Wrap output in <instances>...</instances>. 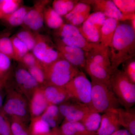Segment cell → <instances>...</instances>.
Masks as SVG:
<instances>
[{
	"mask_svg": "<svg viewBox=\"0 0 135 135\" xmlns=\"http://www.w3.org/2000/svg\"><path fill=\"white\" fill-rule=\"evenodd\" d=\"M48 105L42 89L37 88L34 91L30 102V110L33 118L41 116Z\"/></svg>",
	"mask_w": 135,
	"mask_h": 135,
	"instance_id": "d6986e66",
	"label": "cell"
},
{
	"mask_svg": "<svg viewBox=\"0 0 135 135\" xmlns=\"http://www.w3.org/2000/svg\"><path fill=\"white\" fill-rule=\"evenodd\" d=\"M112 73L135 55V31L130 24L120 23L108 47Z\"/></svg>",
	"mask_w": 135,
	"mask_h": 135,
	"instance_id": "6da1fadb",
	"label": "cell"
},
{
	"mask_svg": "<svg viewBox=\"0 0 135 135\" xmlns=\"http://www.w3.org/2000/svg\"><path fill=\"white\" fill-rule=\"evenodd\" d=\"M11 59L7 56L0 53V81L2 82V78L7 74L10 69Z\"/></svg>",
	"mask_w": 135,
	"mask_h": 135,
	"instance_id": "8d00e7d4",
	"label": "cell"
},
{
	"mask_svg": "<svg viewBox=\"0 0 135 135\" xmlns=\"http://www.w3.org/2000/svg\"><path fill=\"white\" fill-rule=\"evenodd\" d=\"M122 71L131 82L135 83V60L133 58L123 63Z\"/></svg>",
	"mask_w": 135,
	"mask_h": 135,
	"instance_id": "d590c367",
	"label": "cell"
},
{
	"mask_svg": "<svg viewBox=\"0 0 135 135\" xmlns=\"http://www.w3.org/2000/svg\"><path fill=\"white\" fill-rule=\"evenodd\" d=\"M84 70L89 75L91 79L103 83L111 88V74L101 66L91 60L86 59Z\"/></svg>",
	"mask_w": 135,
	"mask_h": 135,
	"instance_id": "e0dca14e",
	"label": "cell"
},
{
	"mask_svg": "<svg viewBox=\"0 0 135 135\" xmlns=\"http://www.w3.org/2000/svg\"><path fill=\"white\" fill-rule=\"evenodd\" d=\"M91 80L90 110L104 113L119 108L120 104L110 87L94 79Z\"/></svg>",
	"mask_w": 135,
	"mask_h": 135,
	"instance_id": "7a4b0ae2",
	"label": "cell"
},
{
	"mask_svg": "<svg viewBox=\"0 0 135 135\" xmlns=\"http://www.w3.org/2000/svg\"><path fill=\"white\" fill-rule=\"evenodd\" d=\"M86 59L99 65L110 74L112 73L109 59L108 49L102 48L100 46L88 52H86Z\"/></svg>",
	"mask_w": 135,
	"mask_h": 135,
	"instance_id": "ffe728a7",
	"label": "cell"
},
{
	"mask_svg": "<svg viewBox=\"0 0 135 135\" xmlns=\"http://www.w3.org/2000/svg\"><path fill=\"white\" fill-rule=\"evenodd\" d=\"M15 79L17 83L22 89L26 91H34L39 86L27 69L19 68L16 70Z\"/></svg>",
	"mask_w": 135,
	"mask_h": 135,
	"instance_id": "44dd1931",
	"label": "cell"
},
{
	"mask_svg": "<svg viewBox=\"0 0 135 135\" xmlns=\"http://www.w3.org/2000/svg\"><path fill=\"white\" fill-rule=\"evenodd\" d=\"M106 18L103 13L94 12L90 14L81 25L78 27V29L88 42L99 45L101 27Z\"/></svg>",
	"mask_w": 135,
	"mask_h": 135,
	"instance_id": "52a82bcc",
	"label": "cell"
},
{
	"mask_svg": "<svg viewBox=\"0 0 135 135\" xmlns=\"http://www.w3.org/2000/svg\"><path fill=\"white\" fill-rule=\"evenodd\" d=\"M58 107L64 118L63 122H80L91 111L86 105L71 98L59 105Z\"/></svg>",
	"mask_w": 135,
	"mask_h": 135,
	"instance_id": "ba28073f",
	"label": "cell"
},
{
	"mask_svg": "<svg viewBox=\"0 0 135 135\" xmlns=\"http://www.w3.org/2000/svg\"><path fill=\"white\" fill-rule=\"evenodd\" d=\"M131 21V26L132 27L133 30L135 31V18L130 20Z\"/></svg>",
	"mask_w": 135,
	"mask_h": 135,
	"instance_id": "7bdbcfd3",
	"label": "cell"
},
{
	"mask_svg": "<svg viewBox=\"0 0 135 135\" xmlns=\"http://www.w3.org/2000/svg\"><path fill=\"white\" fill-rule=\"evenodd\" d=\"M51 129L40 117L33 118L29 133L30 135H48Z\"/></svg>",
	"mask_w": 135,
	"mask_h": 135,
	"instance_id": "83f0119b",
	"label": "cell"
},
{
	"mask_svg": "<svg viewBox=\"0 0 135 135\" xmlns=\"http://www.w3.org/2000/svg\"><path fill=\"white\" fill-rule=\"evenodd\" d=\"M36 33L28 29L22 30L15 36L26 46L29 51H32L36 43Z\"/></svg>",
	"mask_w": 135,
	"mask_h": 135,
	"instance_id": "f1b7e54d",
	"label": "cell"
},
{
	"mask_svg": "<svg viewBox=\"0 0 135 135\" xmlns=\"http://www.w3.org/2000/svg\"><path fill=\"white\" fill-rule=\"evenodd\" d=\"M59 129L63 135H97L87 130L80 122H63Z\"/></svg>",
	"mask_w": 135,
	"mask_h": 135,
	"instance_id": "603a6c76",
	"label": "cell"
},
{
	"mask_svg": "<svg viewBox=\"0 0 135 135\" xmlns=\"http://www.w3.org/2000/svg\"><path fill=\"white\" fill-rule=\"evenodd\" d=\"M120 23L117 20L107 18L104 22L101 29L99 46L102 48L108 49L109 45Z\"/></svg>",
	"mask_w": 135,
	"mask_h": 135,
	"instance_id": "ac0fdd59",
	"label": "cell"
},
{
	"mask_svg": "<svg viewBox=\"0 0 135 135\" xmlns=\"http://www.w3.org/2000/svg\"><path fill=\"white\" fill-rule=\"evenodd\" d=\"M48 135H63L59 129V128L57 127L52 129L50 133Z\"/></svg>",
	"mask_w": 135,
	"mask_h": 135,
	"instance_id": "60d3db41",
	"label": "cell"
},
{
	"mask_svg": "<svg viewBox=\"0 0 135 135\" xmlns=\"http://www.w3.org/2000/svg\"><path fill=\"white\" fill-rule=\"evenodd\" d=\"M113 1L123 15L135 14V0H113Z\"/></svg>",
	"mask_w": 135,
	"mask_h": 135,
	"instance_id": "1f68e13d",
	"label": "cell"
},
{
	"mask_svg": "<svg viewBox=\"0 0 135 135\" xmlns=\"http://www.w3.org/2000/svg\"><path fill=\"white\" fill-rule=\"evenodd\" d=\"M28 71L38 84L46 85L45 73L41 65H36L27 68Z\"/></svg>",
	"mask_w": 135,
	"mask_h": 135,
	"instance_id": "836d02e7",
	"label": "cell"
},
{
	"mask_svg": "<svg viewBox=\"0 0 135 135\" xmlns=\"http://www.w3.org/2000/svg\"><path fill=\"white\" fill-rule=\"evenodd\" d=\"M120 126L116 109L107 111L101 115V123L97 135H110L120 129Z\"/></svg>",
	"mask_w": 135,
	"mask_h": 135,
	"instance_id": "9a60e30c",
	"label": "cell"
},
{
	"mask_svg": "<svg viewBox=\"0 0 135 135\" xmlns=\"http://www.w3.org/2000/svg\"><path fill=\"white\" fill-rule=\"evenodd\" d=\"M111 89L125 109L132 108L135 103V83L131 82L122 70L119 69L110 76Z\"/></svg>",
	"mask_w": 135,
	"mask_h": 135,
	"instance_id": "277c9868",
	"label": "cell"
},
{
	"mask_svg": "<svg viewBox=\"0 0 135 135\" xmlns=\"http://www.w3.org/2000/svg\"><path fill=\"white\" fill-rule=\"evenodd\" d=\"M110 135H132L128 131L125 129H119L114 131Z\"/></svg>",
	"mask_w": 135,
	"mask_h": 135,
	"instance_id": "ab89813d",
	"label": "cell"
},
{
	"mask_svg": "<svg viewBox=\"0 0 135 135\" xmlns=\"http://www.w3.org/2000/svg\"><path fill=\"white\" fill-rule=\"evenodd\" d=\"M30 9V8L22 5L14 12L6 15L3 18L11 26L16 27L22 25L23 23L25 17Z\"/></svg>",
	"mask_w": 135,
	"mask_h": 135,
	"instance_id": "484cf974",
	"label": "cell"
},
{
	"mask_svg": "<svg viewBox=\"0 0 135 135\" xmlns=\"http://www.w3.org/2000/svg\"><path fill=\"white\" fill-rule=\"evenodd\" d=\"M79 2L76 0H55L52 3V8L62 17L71 12Z\"/></svg>",
	"mask_w": 135,
	"mask_h": 135,
	"instance_id": "4316f807",
	"label": "cell"
},
{
	"mask_svg": "<svg viewBox=\"0 0 135 135\" xmlns=\"http://www.w3.org/2000/svg\"><path fill=\"white\" fill-rule=\"evenodd\" d=\"M10 39L13 49V59L20 62L22 57L29 52V51L25 44L15 35L11 37Z\"/></svg>",
	"mask_w": 135,
	"mask_h": 135,
	"instance_id": "f546056e",
	"label": "cell"
},
{
	"mask_svg": "<svg viewBox=\"0 0 135 135\" xmlns=\"http://www.w3.org/2000/svg\"><path fill=\"white\" fill-rule=\"evenodd\" d=\"M64 88L71 99L84 104L90 108L92 84L83 72L80 71Z\"/></svg>",
	"mask_w": 135,
	"mask_h": 135,
	"instance_id": "8992f818",
	"label": "cell"
},
{
	"mask_svg": "<svg viewBox=\"0 0 135 135\" xmlns=\"http://www.w3.org/2000/svg\"><path fill=\"white\" fill-rule=\"evenodd\" d=\"M1 110L5 115L20 119L26 117L28 113L26 102L19 95L9 96L3 104Z\"/></svg>",
	"mask_w": 135,
	"mask_h": 135,
	"instance_id": "7c38bea8",
	"label": "cell"
},
{
	"mask_svg": "<svg viewBox=\"0 0 135 135\" xmlns=\"http://www.w3.org/2000/svg\"><path fill=\"white\" fill-rule=\"evenodd\" d=\"M55 44L63 58L79 69H84L86 62L85 51L79 48L66 46L57 39H55Z\"/></svg>",
	"mask_w": 135,
	"mask_h": 135,
	"instance_id": "8fae6325",
	"label": "cell"
},
{
	"mask_svg": "<svg viewBox=\"0 0 135 135\" xmlns=\"http://www.w3.org/2000/svg\"><path fill=\"white\" fill-rule=\"evenodd\" d=\"M43 68L46 84L60 87H64L80 71L63 58Z\"/></svg>",
	"mask_w": 135,
	"mask_h": 135,
	"instance_id": "3957f363",
	"label": "cell"
},
{
	"mask_svg": "<svg viewBox=\"0 0 135 135\" xmlns=\"http://www.w3.org/2000/svg\"><path fill=\"white\" fill-rule=\"evenodd\" d=\"M20 0H3L0 4V18L11 14L22 6Z\"/></svg>",
	"mask_w": 135,
	"mask_h": 135,
	"instance_id": "4dcf8cb0",
	"label": "cell"
},
{
	"mask_svg": "<svg viewBox=\"0 0 135 135\" xmlns=\"http://www.w3.org/2000/svg\"><path fill=\"white\" fill-rule=\"evenodd\" d=\"M12 119L11 123H10L12 135H30L29 131L21 119L13 117Z\"/></svg>",
	"mask_w": 135,
	"mask_h": 135,
	"instance_id": "d6a6232c",
	"label": "cell"
},
{
	"mask_svg": "<svg viewBox=\"0 0 135 135\" xmlns=\"http://www.w3.org/2000/svg\"><path fill=\"white\" fill-rule=\"evenodd\" d=\"M0 53L13 59V49L10 38L4 37L0 38Z\"/></svg>",
	"mask_w": 135,
	"mask_h": 135,
	"instance_id": "e575fe53",
	"label": "cell"
},
{
	"mask_svg": "<svg viewBox=\"0 0 135 135\" xmlns=\"http://www.w3.org/2000/svg\"><path fill=\"white\" fill-rule=\"evenodd\" d=\"M89 4L93 8L94 12H101L107 18H110L120 21L131 20L135 18V14L123 15L116 7L113 1L110 0H86L81 1Z\"/></svg>",
	"mask_w": 135,
	"mask_h": 135,
	"instance_id": "9c48e42d",
	"label": "cell"
},
{
	"mask_svg": "<svg viewBox=\"0 0 135 135\" xmlns=\"http://www.w3.org/2000/svg\"><path fill=\"white\" fill-rule=\"evenodd\" d=\"M101 115L91 111L80 122L88 131L97 133L100 126Z\"/></svg>",
	"mask_w": 135,
	"mask_h": 135,
	"instance_id": "d4e9b609",
	"label": "cell"
},
{
	"mask_svg": "<svg viewBox=\"0 0 135 135\" xmlns=\"http://www.w3.org/2000/svg\"><path fill=\"white\" fill-rule=\"evenodd\" d=\"M91 9L90 5L79 1L71 11L64 17V18L66 23L78 27L89 16Z\"/></svg>",
	"mask_w": 135,
	"mask_h": 135,
	"instance_id": "5bb4252c",
	"label": "cell"
},
{
	"mask_svg": "<svg viewBox=\"0 0 135 135\" xmlns=\"http://www.w3.org/2000/svg\"><path fill=\"white\" fill-rule=\"evenodd\" d=\"M19 62L22 63L27 68L35 66L41 65L35 56L30 51L27 52Z\"/></svg>",
	"mask_w": 135,
	"mask_h": 135,
	"instance_id": "f35d334b",
	"label": "cell"
},
{
	"mask_svg": "<svg viewBox=\"0 0 135 135\" xmlns=\"http://www.w3.org/2000/svg\"><path fill=\"white\" fill-rule=\"evenodd\" d=\"M42 89L49 105L58 106L71 98L64 87L46 84Z\"/></svg>",
	"mask_w": 135,
	"mask_h": 135,
	"instance_id": "2e32d148",
	"label": "cell"
},
{
	"mask_svg": "<svg viewBox=\"0 0 135 135\" xmlns=\"http://www.w3.org/2000/svg\"><path fill=\"white\" fill-rule=\"evenodd\" d=\"M36 41L32 53L41 64L53 55L56 51L57 48L49 37L38 32L36 33Z\"/></svg>",
	"mask_w": 135,
	"mask_h": 135,
	"instance_id": "4fadbf2b",
	"label": "cell"
},
{
	"mask_svg": "<svg viewBox=\"0 0 135 135\" xmlns=\"http://www.w3.org/2000/svg\"><path fill=\"white\" fill-rule=\"evenodd\" d=\"M120 126L125 128L132 135H135V111L134 109L119 108L116 109Z\"/></svg>",
	"mask_w": 135,
	"mask_h": 135,
	"instance_id": "7402d4cb",
	"label": "cell"
},
{
	"mask_svg": "<svg viewBox=\"0 0 135 135\" xmlns=\"http://www.w3.org/2000/svg\"><path fill=\"white\" fill-rule=\"evenodd\" d=\"M55 38L66 46L76 47L88 52L99 46V44L88 42L80 32L78 27L64 23L58 29L54 30Z\"/></svg>",
	"mask_w": 135,
	"mask_h": 135,
	"instance_id": "5b68a950",
	"label": "cell"
},
{
	"mask_svg": "<svg viewBox=\"0 0 135 135\" xmlns=\"http://www.w3.org/2000/svg\"><path fill=\"white\" fill-rule=\"evenodd\" d=\"M2 82L0 81V110L2 109L3 105V95L2 92Z\"/></svg>",
	"mask_w": 135,
	"mask_h": 135,
	"instance_id": "b9f144b4",
	"label": "cell"
},
{
	"mask_svg": "<svg viewBox=\"0 0 135 135\" xmlns=\"http://www.w3.org/2000/svg\"><path fill=\"white\" fill-rule=\"evenodd\" d=\"M44 23L49 28L56 30L64 23V19L53 9L52 7L47 6L44 12Z\"/></svg>",
	"mask_w": 135,
	"mask_h": 135,
	"instance_id": "cb8c5ba5",
	"label": "cell"
},
{
	"mask_svg": "<svg viewBox=\"0 0 135 135\" xmlns=\"http://www.w3.org/2000/svg\"><path fill=\"white\" fill-rule=\"evenodd\" d=\"M0 135H12L10 122L2 110H0Z\"/></svg>",
	"mask_w": 135,
	"mask_h": 135,
	"instance_id": "74e56055",
	"label": "cell"
},
{
	"mask_svg": "<svg viewBox=\"0 0 135 135\" xmlns=\"http://www.w3.org/2000/svg\"><path fill=\"white\" fill-rule=\"evenodd\" d=\"M50 2L49 1L36 2L26 13L22 25L34 32H37L36 31L41 29L44 23V9Z\"/></svg>",
	"mask_w": 135,
	"mask_h": 135,
	"instance_id": "30bf717a",
	"label": "cell"
}]
</instances>
